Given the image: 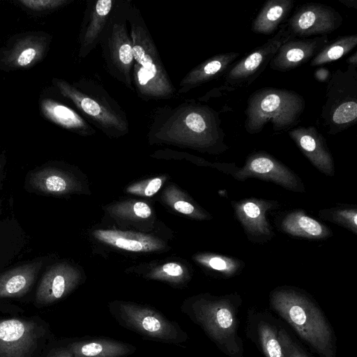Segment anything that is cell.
Listing matches in <instances>:
<instances>
[{"label": "cell", "instance_id": "obj_1", "mask_svg": "<svg viewBox=\"0 0 357 357\" xmlns=\"http://www.w3.org/2000/svg\"><path fill=\"white\" fill-rule=\"evenodd\" d=\"M149 131L153 137L184 142L213 153L228 149L218 112L192 100L157 109Z\"/></svg>", "mask_w": 357, "mask_h": 357}, {"label": "cell", "instance_id": "obj_2", "mask_svg": "<svg viewBox=\"0 0 357 357\" xmlns=\"http://www.w3.org/2000/svg\"><path fill=\"white\" fill-rule=\"evenodd\" d=\"M271 308L319 357H336V337L317 303L293 287H278L269 296Z\"/></svg>", "mask_w": 357, "mask_h": 357}, {"label": "cell", "instance_id": "obj_3", "mask_svg": "<svg viewBox=\"0 0 357 357\" xmlns=\"http://www.w3.org/2000/svg\"><path fill=\"white\" fill-rule=\"evenodd\" d=\"M242 300L238 294L199 295L186 300L181 311L199 326L217 347L229 357H243L238 314Z\"/></svg>", "mask_w": 357, "mask_h": 357}, {"label": "cell", "instance_id": "obj_4", "mask_svg": "<svg viewBox=\"0 0 357 357\" xmlns=\"http://www.w3.org/2000/svg\"><path fill=\"white\" fill-rule=\"evenodd\" d=\"M128 22L133 54L132 81L137 95L146 101L172 98L176 89L141 13L131 2Z\"/></svg>", "mask_w": 357, "mask_h": 357}, {"label": "cell", "instance_id": "obj_5", "mask_svg": "<svg viewBox=\"0 0 357 357\" xmlns=\"http://www.w3.org/2000/svg\"><path fill=\"white\" fill-rule=\"evenodd\" d=\"M52 83L62 96L105 134L117 137L128 132L126 112L100 83L90 78H82L73 84L54 78Z\"/></svg>", "mask_w": 357, "mask_h": 357}, {"label": "cell", "instance_id": "obj_6", "mask_svg": "<svg viewBox=\"0 0 357 357\" xmlns=\"http://www.w3.org/2000/svg\"><path fill=\"white\" fill-rule=\"evenodd\" d=\"M305 102L299 93L285 89L264 87L254 91L245 110V130L258 134L270 124L274 131L294 128L301 120Z\"/></svg>", "mask_w": 357, "mask_h": 357}, {"label": "cell", "instance_id": "obj_7", "mask_svg": "<svg viewBox=\"0 0 357 357\" xmlns=\"http://www.w3.org/2000/svg\"><path fill=\"white\" fill-rule=\"evenodd\" d=\"M130 3L116 0L99 45L108 73L128 89L135 91L132 81V46L128 22Z\"/></svg>", "mask_w": 357, "mask_h": 357}, {"label": "cell", "instance_id": "obj_8", "mask_svg": "<svg viewBox=\"0 0 357 357\" xmlns=\"http://www.w3.org/2000/svg\"><path fill=\"white\" fill-rule=\"evenodd\" d=\"M321 123L329 135L341 132L357 121V66L348 65L331 74L326 88Z\"/></svg>", "mask_w": 357, "mask_h": 357}, {"label": "cell", "instance_id": "obj_9", "mask_svg": "<svg viewBox=\"0 0 357 357\" xmlns=\"http://www.w3.org/2000/svg\"><path fill=\"white\" fill-rule=\"evenodd\" d=\"M109 312L118 324L153 341L181 345L188 334L175 321L148 305L127 301H113Z\"/></svg>", "mask_w": 357, "mask_h": 357}, {"label": "cell", "instance_id": "obj_10", "mask_svg": "<svg viewBox=\"0 0 357 357\" xmlns=\"http://www.w3.org/2000/svg\"><path fill=\"white\" fill-rule=\"evenodd\" d=\"M54 341L39 318L0 319V357H46Z\"/></svg>", "mask_w": 357, "mask_h": 357}, {"label": "cell", "instance_id": "obj_11", "mask_svg": "<svg viewBox=\"0 0 357 357\" xmlns=\"http://www.w3.org/2000/svg\"><path fill=\"white\" fill-rule=\"evenodd\" d=\"M287 24L284 23L271 38L234 63L223 75V85L218 91L229 92L246 87L263 73L279 47L289 40Z\"/></svg>", "mask_w": 357, "mask_h": 357}, {"label": "cell", "instance_id": "obj_12", "mask_svg": "<svg viewBox=\"0 0 357 357\" xmlns=\"http://www.w3.org/2000/svg\"><path fill=\"white\" fill-rule=\"evenodd\" d=\"M342 23L338 11L319 3L300 6L286 22L290 39L326 36L337 30Z\"/></svg>", "mask_w": 357, "mask_h": 357}, {"label": "cell", "instance_id": "obj_13", "mask_svg": "<svg viewBox=\"0 0 357 357\" xmlns=\"http://www.w3.org/2000/svg\"><path fill=\"white\" fill-rule=\"evenodd\" d=\"M50 40V36L41 31L17 36L0 50V68L9 71L33 67L45 57Z\"/></svg>", "mask_w": 357, "mask_h": 357}, {"label": "cell", "instance_id": "obj_14", "mask_svg": "<svg viewBox=\"0 0 357 357\" xmlns=\"http://www.w3.org/2000/svg\"><path fill=\"white\" fill-rule=\"evenodd\" d=\"M238 181L255 177L273 182L284 188L296 192L305 190L299 178L287 166L265 152H257L250 155L241 168L234 175Z\"/></svg>", "mask_w": 357, "mask_h": 357}, {"label": "cell", "instance_id": "obj_15", "mask_svg": "<svg viewBox=\"0 0 357 357\" xmlns=\"http://www.w3.org/2000/svg\"><path fill=\"white\" fill-rule=\"evenodd\" d=\"M328 43L327 35L288 40L279 47L269 66L281 72L294 69L311 60Z\"/></svg>", "mask_w": 357, "mask_h": 357}, {"label": "cell", "instance_id": "obj_16", "mask_svg": "<svg viewBox=\"0 0 357 357\" xmlns=\"http://www.w3.org/2000/svg\"><path fill=\"white\" fill-rule=\"evenodd\" d=\"M288 134L314 167L326 176L334 175L332 155L325 138L315 127H294Z\"/></svg>", "mask_w": 357, "mask_h": 357}, {"label": "cell", "instance_id": "obj_17", "mask_svg": "<svg viewBox=\"0 0 357 357\" xmlns=\"http://www.w3.org/2000/svg\"><path fill=\"white\" fill-rule=\"evenodd\" d=\"M116 0L90 1L84 16L79 36L78 56H89L99 45L107 21L114 9Z\"/></svg>", "mask_w": 357, "mask_h": 357}, {"label": "cell", "instance_id": "obj_18", "mask_svg": "<svg viewBox=\"0 0 357 357\" xmlns=\"http://www.w3.org/2000/svg\"><path fill=\"white\" fill-rule=\"evenodd\" d=\"M273 318L266 312L249 310L246 334L265 357H285L278 339L280 326Z\"/></svg>", "mask_w": 357, "mask_h": 357}, {"label": "cell", "instance_id": "obj_19", "mask_svg": "<svg viewBox=\"0 0 357 357\" xmlns=\"http://www.w3.org/2000/svg\"><path fill=\"white\" fill-rule=\"evenodd\" d=\"M276 204L272 201L249 198L233 202L232 206L238 220L249 236L267 239L271 237L272 231L266 214Z\"/></svg>", "mask_w": 357, "mask_h": 357}, {"label": "cell", "instance_id": "obj_20", "mask_svg": "<svg viewBox=\"0 0 357 357\" xmlns=\"http://www.w3.org/2000/svg\"><path fill=\"white\" fill-rule=\"evenodd\" d=\"M238 52H227L214 55L192 69L179 83L178 93H185L193 89L227 73L239 56Z\"/></svg>", "mask_w": 357, "mask_h": 357}, {"label": "cell", "instance_id": "obj_21", "mask_svg": "<svg viewBox=\"0 0 357 357\" xmlns=\"http://www.w3.org/2000/svg\"><path fill=\"white\" fill-rule=\"evenodd\" d=\"M76 275L64 266L50 268L43 275L36 290V301L46 305L63 298L74 287Z\"/></svg>", "mask_w": 357, "mask_h": 357}, {"label": "cell", "instance_id": "obj_22", "mask_svg": "<svg viewBox=\"0 0 357 357\" xmlns=\"http://www.w3.org/2000/svg\"><path fill=\"white\" fill-rule=\"evenodd\" d=\"M67 347L73 357H126L137 350L134 345L107 337H84Z\"/></svg>", "mask_w": 357, "mask_h": 357}, {"label": "cell", "instance_id": "obj_23", "mask_svg": "<svg viewBox=\"0 0 357 357\" xmlns=\"http://www.w3.org/2000/svg\"><path fill=\"white\" fill-rule=\"evenodd\" d=\"M40 108L47 119L69 131L84 136L96 131L75 110L56 100L45 98L40 102Z\"/></svg>", "mask_w": 357, "mask_h": 357}, {"label": "cell", "instance_id": "obj_24", "mask_svg": "<svg viewBox=\"0 0 357 357\" xmlns=\"http://www.w3.org/2000/svg\"><path fill=\"white\" fill-rule=\"evenodd\" d=\"M40 261L26 264L0 275V298L24 295L34 283Z\"/></svg>", "mask_w": 357, "mask_h": 357}, {"label": "cell", "instance_id": "obj_25", "mask_svg": "<svg viewBox=\"0 0 357 357\" xmlns=\"http://www.w3.org/2000/svg\"><path fill=\"white\" fill-rule=\"evenodd\" d=\"M294 5L293 0L266 1L253 20L251 30L263 35L273 33L287 22Z\"/></svg>", "mask_w": 357, "mask_h": 357}, {"label": "cell", "instance_id": "obj_26", "mask_svg": "<svg viewBox=\"0 0 357 357\" xmlns=\"http://www.w3.org/2000/svg\"><path fill=\"white\" fill-rule=\"evenodd\" d=\"M281 228L289 235L309 239H325L331 235L328 227L301 210L287 214L281 222Z\"/></svg>", "mask_w": 357, "mask_h": 357}, {"label": "cell", "instance_id": "obj_27", "mask_svg": "<svg viewBox=\"0 0 357 357\" xmlns=\"http://www.w3.org/2000/svg\"><path fill=\"white\" fill-rule=\"evenodd\" d=\"M357 45V34L339 36L328 43L311 60L312 67L335 61L351 52Z\"/></svg>", "mask_w": 357, "mask_h": 357}, {"label": "cell", "instance_id": "obj_28", "mask_svg": "<svg viewBox=\"0 0 357 357\" xmlns=\"http://www.w3.org/2000/svg\"><path fill=\"white\" fill-rule=\"evenodd\" d=\"M321 218L347 228L354 233L357 232V209L355 208H335L322 210L319 213Z\"/></svg>", "mask_w": 357, "mask_h": 357}, {"label": "cell", "instance_id": "obj_29", "mask_svg": "<svg viewBox=\"0 0 357 357\" xmlns=\"http://www.w3.org/2000/svg\"><path fill=\"white\" fill-rule=\"evenodd\" d=\"M201 261L210 268L227 277L233 276L243 266V263L241 261L220 255H207Z\"/></svg>", "mask_w": 357, "mask_h": 357}, {"label": "cell", "instance_id": "obj_30", "mask_svg": "<svg viewBox=\"0 0 357 357\" xmlns=\"http://www.w3.org/2000/svg\"><path fill=\"white\" fill-rule=\"evenodd\" d=\"M98 238L117 246L119 248L130 251H141L144 245L139 241L132 238H123L112 231H98Z\"/></svg>", "mask_w": 357, "mask_h": 357}, {"label": "cell", "instance_id": "obj_31", "mask_svg": "<svg viewBox=\"0 0 357 357\" xmlns=\"http://www.w3.org/2000/svg\"><path fill=\"white\" fill-rule=\"evenodd\" d=\"M278 339L285 357H310L282 326L279 328Z\"/></svg>", "mask_w": 357, "mask_h": 357}, {"label": "cell", "instance_id": "obj_32", "mask_svg": "<svg viewBox=\"0 0 357 357\" xmlns=\"http://www.w3.org/2000/svg\"><path fill=\"white\" fill-rule=\"evenodd\" d=\"M18 3L33 12H49L70 3L68 0H20Z\"/></svg>", "mask_w": 357, "mask_h": 357}, {"label": "cell", "instance_id": "obj_33", "mask_svg": "<svg viewBox=\"0 0 357 357\" xmlns=\"http://www.w3.org/2000/svg\"><path fill=\"white\" fill-rule=\"evenodd\" d=\"M133 211L135 215L142 218H146L151 214L150 207L144 202H137L134 204Z\"/></svg>", "mask_w": 357, "mask_h": 357}, {"label": "cell", "instance_id": "obj_34", "mask_svg": "<svg viewBox=\"0 0 357 357\" xmlns=\"http://www.w3.org/2000/svg\"><path fill=\"white\" fill-rule=\"evenodd\" d=\"M163 271L169 276L180 277L183 274V268L181 266L175 263H168L163 266Z\"/></svg>", "mask_w": 357, "mask_h": 357}, {"label": "cell", "instance_id": "obj_35", "mask_svg": "<svg viewBox=\"0 0 357 357\" xmlns=\"http://www.w3.org/2000/svg\"><path fill=\"white\" fill-rule=\"evenodd\" d=\"M46 357H73V355L66 346L52 348Z\"/></svg>", "mask_w": 357, "mask_h": 357}, {"label": "cell", "instance_id": "obj_36", "mask_svg": "<svg viewBox=\"0 0 357 357\" xmlns=\"http://www.w3.org/2000/svg\"><path fill=\"white\" fill-rule=\"evenodd\" d=\"M161 185L162 181L160 178H155L152 179L146 185L144 194L146 196H151L155 194L160 188Z\"/></svg>", "mask_w": 357, "mask_h": 357}, {"label": "cell", "instance_id": "obj_37", "mask_svg": "<svg viewBox=\"0 0 357 357\" xmlns=\"http://www.w3.org/2000/svg\"><path fill=\"white\" fill-rule=\"evenodd\" d=\"M174 206L177 211L186 215L192 213L195 210L191 204L185 201H178L174 203Z\"/></svg>", "mask_w": 357, "mask_h": 357}, {"label": "cell", "instance_id": "obj_38", "mask_svg": "<svg viewBox=\"0 0 357 357\" xmlns=\"http://www.w3.org/2000/svg\"><path fill=\"white\" fill-rule=\"evenodd\" d=\"M331 74L328 69L320 67L315 70L314 77L317 81L327 82L330 79Z\"/></svg>", "mask_w": 357, "mask_h": 357}, {"label": "cell", "instance_id": "obj_39", "mask_svg": "<svg viewBox=\"0 0 357 357\" xmlns=\"http://www.w3.org/2000/svg\"><path fill=\"white\" fill-rule=\"evenodd\" d=\"M347 63L349 66H357V52H355L347 59Z\"/></svg>", "mask_w": 357, "mask_h": 357}, {"label": "cell", "instance_id": "obj_40", "mask_svg": "<svg viewBox=\"0 0 357 357\" xmlns=\"http://www.w3.org/2000/svg\"><path fill=\"white\" fill-rule=\"evenodd\" d=\"M340 2L348 8H354L356 9L357 8L356 0H340Z\"/></svg>", "mask_w": 357, "mask_h": 357}, {"label": "cell", "instance_id": "obj_41", "mask_svg": "<svg viewBox=\"0 0 357 357\" xmlns=\"http://www.w3.org/2000/svg\"><path fill=\"white\" fill-rule=\"evenodd\" d=\"M4 155H0V186L2 183L3 176V167H4Z\"/></svg>", "mask_w": 357, "mask_h": 357}]
</instances>
